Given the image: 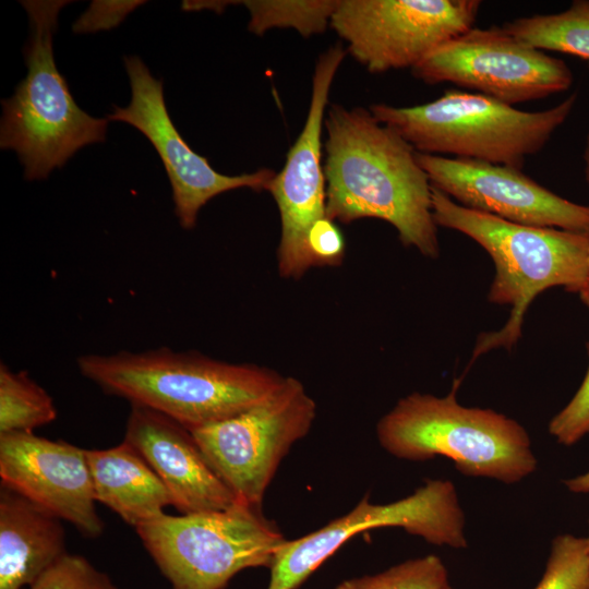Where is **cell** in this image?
<instances>
[{"mask_svg": "<svg viewBox=\"0 0 589 589\" xmlns=\"http://www.w3.org/2000/svg\"><path fill=\"white\" fill-rule=\"evenodd\" d=\"M534 589H589L587 537L556 536L551 543L543 576Z\"/></svg>", "mask_w": 589, "mask_h": 589, "instance_id": "23", "label": "cell"}, {"mask_svg": "<svg viewBox=\"0 0 589 589\" xmlns=\"http://www.w3.org/2000/svg\"><path fill=\"white\" fill-rule=\"evenodd\" d=\"M57 418L51 396L24 371L0 364V434L34 432Z\"/></svg>", "mask_w": 589, "mask_h": 589, "instance_id": "20", "label": "cell"}, {"mask_svg": "<svg viewBox=\"0 0 589 589\" xmlns=\"http://www.w3.org/2000/svg\"><path fill=\"white\" fill-rule=\"evenodd\" d=\"M77 368L105 393L160 412L190 431L253 407L285 378L257 364L230 363L167 347L82 354Z\"/></svg>", "mask_w": 589, "mask_h": 589, "instance_id": "2", "label": "cell"}, {"mask_svg": "<svg viewBox=\"0 0 589 589\" xmlns=\"http://www.w3.org/2000/svg\"><path fill=\"white\" fill-rule=\"evenodd\" d=\"M586 348L589 358V341ZM548 431L563 446H573L589 435V365L574 396L550 420Z\"/></svg>", "mask_w": 589, "mask_h": 589, "instance_id": "25", "label": "cell"}, {"mask_svg": "<svg viewBox=\"0 0 589 589\" xmlns=\"http://www.w3.org/2000/svg\"><path fill=\"white\" fill-rule=\"evenodd\" d=\"M576 103L577 93H573L550 109L528 112L478 93L447 89L426 104H374L370 111L419 153L521 170L526 158L539 153L567 120Z\"/></svg>", "mask_w": 589, "mask_h": 589, "instance_id": "6", "label": "cell"}, {"mask_svg": "<svg viewBox=\"0 0 589 589\" xmlns=\"http://www.w3.org/2000/svg\"><path fill=\"white\" fill-rule=\"evenodd\" d=\"M432 187L457 204L527 226L589 233V205L566 200L520 169L417 152Z\"/></svg>", "mask_w": 589, "mask_h": 589, "instance_id": "14", "label": "cell"}, {"mask_svg": "<svg viewBox=\"0 0 589 589\" xmlns=\"http://www.w3.org/2000/svg\"><path fill=\"white\" fill-rule=\"evenodd\" d=\"M148 462L180 514L231 507L238 500L216 473L193 434L173 419L131 405L124 440Z\"/></svg>", "mask_w": 589, "mask_h": 589, "instance_id": "16", "label": "cell"}, {"mask_svg": "<svg viewBox=\"0 0 589 589\" xmlns=\"http://www.w3.org/2000/svg\"><path fill=\"white\" fill-rule=\"evenodd\" d=\"M448 585L445 564L437 555L429 554L374 575L344 580L335 589H443Z\"/></svg>", "mask_w": 589, "mask_h": 589, "instance_id": "22", "label": "cell"}, {"mask_svg": "<svg viewBox=\"0 0 589 589\" xmlns=\"http://www.w3.org/2000/svg\"><path fill=\"white\" fill-rule=\"evenodd\" d=\"M432 211L437 227L461 232L488 252L495 266L488 300L510 306L504 327L478 337L472 360L493 349H512L539 293L562 287L578 294L586 283L589 233L515 224L464 207L434 187Z\"/></svg>", "mask_w": 589, "mask_h": 589, "instance_id": "3", "label": "cell"}, {"mask_svg": "<svg viewBox=\"0 0 589 589\" xmlns=\"http://www.w3.org/2000/svg\"><path fill=\"white\" fill-rule=\"evenodd\" d=\"M135 531L171 589H225L243 569L271 568L287 540L261 507L240 500L220 510L164 513Z\"/></svg>", "mask_w": 589, "mask_h": 589, "instance_id": "7", "label": "cell"}, {"mask_svg": "<svg viewBox=\"0 0 589 589\" xmlns=\"http://www.w3.org/2000/svg\"><path fill=\"white\" fill-rule=\"evenodd\" d=\"M123 61L131 85V101L127 107L116 106L107 120L134 127L152 143L168 175L175 213L182 228H194L201 208L220 193L242 188L257 192L268 190L276 175L274 170L263 168L227 176L191 149L168 113L163 81L155 79L137 56L124 57Z\"/></svg>", "mask_w": 589, "mask_h": 589, "instance_id": "12", "label": "cell"}, {"mask_svg": "<svg viewBox=\"0 0 589 589\" xmlns=\"http://www.w3.org/2000/svg\"><path fill=\"white\" fill-rule=\"evenodd\" d=\"M479 0H339L330 27L370 73L412 69L473 27Z\"/></svg>", "mask_w": 589, "mask_h": 589, "instance_id": "11", "label": "cell"}, {"mask_svg": "<svg viewBox=\"0 0 589 589\" xmlns=\"http://www.w3.org/2000/svg\"><path fill=\"white\" fill-rule=\"evenodd\" d=\"M502 27L539 50L572 55L589 63V0H575L565 11L516 19Z\"/></svg>", "mask_w": 589, "mask_h": 589, "instance_id": "19", "label": "cell"}, {"mask_svg": "<svg viewBox=\"0 0 589 589\" xmlns=\"http://www.w3.org/2000/svg\"><path fill=\"white\" fill-rule=\"evenodd\" d=\"M62 519L1 484L0 589H25L63 557Z\"/></svg>", "mask_w": 589, "mask_h": 589, "instance_id": "17", "label": "cell"}, {"mask_svg": "<svg viewBox=\"0 0 589 589\" xmlns=\"http://www.w3.org/2000/svg\"><path fill=\"white\" fill-rule=\"evenodd\" d=\"M383 527H400L434 545L468 546L466 518L454 483L428 479L412 494L388 504L371 503L366 495L324 527L286 540L275 554L266 589H297L352 537Z\"/></svg>", "mask_w": 589, "mask_h": 589, "instance_id": "9", "label": "cell"}, {"mask_svg": "<svg viewBox=\"0 0 589 589\" xmlns=\"http://www.w3.org/2000/svg\"><path fill=\"white\" fill-rule=\"evenodd\" d=\"M145 1H104L94 0L85 12L74 22L72 31L76 34L96 33L117 27L137 7Z\"/></svg>", "mask_w": 589, "mask_h": 589, "instance_id": "27", "label": "cell"}, {"mask_svg": "<svg viewBox=\"0 0 589 589\" xmlns=\"http://www.w3.org/2000/svg\"><path fill=\"white\" fill-rule=\"evenodd\" d=\"M588 544H589V520H588V536H587Z\"/></svg>", "mask_w": 589, "mask_h": 589, "instance_id": "31", "label": "cell"}, {"mask_svg": "<svg viewBox=\"0 0 589 589\" xmlns=\"http://www.w3.org/2000/svg\"><path fill=\"white\" fill-rule=\"evenodd\" d=\"M584 172L587 183L589 184V133L586 139V145L584 149Z\"/></svg>", "mask_w": 589, "mask_h": 589, "instance_id": "30", "label": "cell"}, {"mask_svg": "<svg viewBox=\"0 0 589 589\" xmlns=\"http://www.w3.org/2000/svg\"><path fill=\"white\" fill-rule=\"evenodd\" d=\"M346 55L342 44L337 43L318 56L304 125L267 190L280 215L277 266L284 278L298 279L313 267L306 236L311 226L326 216L322 130L330 87Z\"/></svg>", "mask_w": 589, "mask_h": 589, "instance_id": "13", "label": "cell"}, {"mask_svg": "<svg viewBox=\"0 0 589 589\" xmlns=\"http://www.w3.org/2000/svg\"><path fill=\"white\" fill-rule=\"evenodd\" d=\"M95 498L136 528L171 506L160 478L129 443L86 449Z\"/></svg>", "mask_w": 589, "mask_h": 589, "instance_id": "18", "label": "cell"}, {"mask_svg": "<svg viewBox=\"0 0 589 589\" xmlns=\"http://www.w3.org/2000/svg\"><path fill=\"white\" fill-rule=\"evenodd\" d=\"M315 417L316 404L303 383L285 376L263 401L191 433L237 500L261 507L279 464Z\"/></svg>", "mask_w": 589, "mask_h": 589, "instance_id": "8", "label": "cell"}, {"mask_svg": "<svg viewBox=\"0 0 589 589\" xmlns=\"http://www.w3.org/2000/svg\"><path fill=\"white\" fill-rule=\"evenodd\" d=\"M587 268H588L587 279L581 290L579 291L578 296L582 304L589 310V249H588V257H587Z\"/></svg>", "mask_w": 589, "mask_h": 589, "instance_id": "29", "label": "cell"}, {"mask_svg": "<svg viewBox=\"0 0 589 589\" xmlns=\"http://www.w3.org/2000/svg\"><path fill=\"white\" fill-rule=\"evenodd\" d=\"M324 127L326 216L342 224L385 220L405 247L437 259L432 185L417 151L362 107L333 104Z\"/></svg>", "mask_w": 589, "mask_h": 589, "instance_id": "1", "label": "cell"}, {"mask_svg": "<svg viewBox=\"0 0 589 589\" xmlns=\"http://www.w3.org/2000/svg\"><path fill=\"white\" fill-rule=\"evenodd\" d=\"M25 589H119L86 557L67 553Z\"/></svg>", "mask_w": 589, "mask_h": 589, "instance_id": "24", "label": "cell"}, {"mask_svg": "<svg viewBox=\"0 0 589 589\" xmlns=\"http://www.w3.org/2000/svg\"><path fill=\"white\" fill-rule=\"evenodd\" d=\"M443 589H452L450 585L446 586L445 588Z\"/></svg>", "mask_w": 589, "mask_h": 589, "instance_id": "32", "label": "cell"}, {"mask_svg": "<svg viewBox=\"0 0 589 589\" xmlns=\"http://www.w3.org/2000/svg\"><path fill=\"white\" fill-rule=\"evenodd\" d=\"M29 33L23 49L26 76L1 100L0 147L16 153L26 180L48 178L79 149L106 139L108 120L74 101L53 58L60 11L71 1L24 0Z\"/></svg>", "mask_w": 589, "mask_h": 589, "instance_id": "5", "label": "cell"}, {"mask_svg": "<svg viewBox=\"0 0 589 589\" xmlns=\"http://www.w3.org/2000/svg\"><path fill=\"white\" fill-rule=\"evenodd\" d=\"M0 478L1 484L71 524L82 536L96 539L104 532L86 449L34 432L2 433Z\"/></svg>", "mask_w": 589, "mask_h": 589, "instance_id": "15", "label": "cell"}, {"mask_svg": "<svg viewBox=\"0 0 589 589\" xmlns=\"http://www.w3.org/2000/svg\"><path fill=\"white\" fill-rule=\"evenodd\" d=\"M563 484L567 491L574 494L589 495V469L578 476L564 479Z\"/></svg>", "mask_w": 589, "mask_h": 589, "instance_id": "28", "label": "cell"}, {"mask_svg": "<svg viewBox=\"0 0 589 589\" xmlns=\"http://www.w3.org/2000/svg\"><path fill=\"white\" fill-rule=\"evenodd\" d=\"M313 267L339 266L345 257L346 242L336 223L324 216L316 220L306 236Z\"/></svg>", "mask_w": 589, "mask_h": 589, "instance_id": "26", "label": "cell"}, {"mask_svg": "<svg viewBox=\"0 0 589 589\" xmlns=\"http://www.w3.org/2000/svg\"><path fill=\"white\" fill-rule=\"evenodd\" d=\"M339 0H247L238 1L250 14L248 28L263 35L272 28H293L301 36L323 33Z\"/></svg>", "mask_w": 589, "mask_h": 589, "instance_id": "21", "label": "cell"}, {"mask_svg": "<svg viewBox=\"0 0 589 589\" xmlns=\"http://www.w3.org/2000/svg\"><path fill=\"white\" fill-rule=\"evenodd\" d=\"M376 437L392 456L425 461L450 459L468 477L515 484L538 468L527 430L492 409L466 407L456 387L446 396L413 392L399 399L376 425Z\"/></svg>", "mask_w": 589, "mask_h": 589, "instance_id": "4", "label": "cell"}, {"mask_svg": "<svg viewBox=\"0 0 589 589\" xmlns=\"http://www.w3.org/2000/svg\"><path fill=\"white\" fill-rule=\"evenodd\" d=\"M411 72L426 84L453 83L509 106L567 91L574 81L564 60L502 26L470 28L435 48Z\"/></svg>", "mask_w": 589, "mask_h": 589, "instance_id": "10", "label": "cell"}]
</instances>
